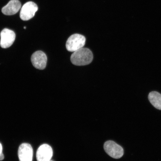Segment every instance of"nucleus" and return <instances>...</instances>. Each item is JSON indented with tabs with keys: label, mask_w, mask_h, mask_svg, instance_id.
<instances>
[{
	"label": "nucleus",
	"mask_w": 161,
	"mask_h": 161,
	"mask_svg": "<svg viewBox=\"0 0 161 161\" xmlns=\"http://www.w3.org/2000/svg\"><path fill=\"white\" fill-rule=\"evenodd\" d=\"M93 58V54L89 49L82 47L74 52L70 60L74 65L84 66L91 63Z\"/></svg>",
	"instance_id": "obj_1"
},
{
	"label": "nucleus",
	"mask_w": 161,
	"mask_h": 161,
	"mask_svg": "<svg viewBox=\"0 0 161 161\" xmlns=\"http://www.w3.org/2000/svg\"><path fill=\"white\" fill-rule=\"evenodd\" d=\"M86 39L84 36L75 34L70 36L66 42V46L68 51L74 52L83 47Z\"/></svg>",
	"instance_id": "obj_2"
},
{
	"label": "nucleus",
	"mask_w": 161,
	"mask_h": 161,
	"mask_svg": "<svg viewBox=\"0 0 161 161\" xmlns=\"http://www.w3.org/2000/svg\"><path fill=\"white\" fill-rule=\"evenodd\" d=\"M104 148L107 153L112 158L118 159L123 156V148L114 141L106 142L104 144Z\"/></svg>",
	"instance_id": "obj_3"
},
{
	"label": "nucleus",
	"mask_w": 161,
	"mask_h": 161,
	"mask_svg": "<svg viewBox=\"0 0 161 161\" xmlns=\"http://www.w3.org/2000/svg\"><path fill=\"white\" fill-rule=\"evenodd\" d=\"M38 9L37 6L35 3L33 2H27L21 8L20 17L23 21H28L35 16Z\"/></svg>",
	"instance_id": "obj_4"
},
{
	"label": "nucleus",
	"mask_w": 161,
	"mask_h": 161,
	"mask_svg": "<svg viewBox=\"0 0 161 161\" xmlns=\"http://www.w3.org/2000/svg\"><path fill=\"white\" fill-rule=\"evenodd\" d=\"M0 46L4 49L11 46L14 42L16 37L14 32L7 29L3 30L0 34Z\"/></svg>",
	"instance_id": "obj_5"
},
{
	"label": "nucleus",
	"mask_w": 161,
	"mask_h": 161,
	"mask_svg": "<svg viewBox=\"0 0 161 161\" xmlns=\"http://www.w3.org/2000/svg\"><path fill=\"white\" fill-rule=\"evenodd\" d=\"M31 61L35 68L40 70L44 69L47 64V56L42 51L36 52L31 56Z\"/></svg>",
	"instance_id": "obj_6"
},
{
	"label": "nucleus",
	"mask_w": 161,
	"mask_h": 161,
	"mask_svg": "<svg viewBox=\"0 0 161 161\" xmlns=\"http://www.w3.org/2000/svg\"><path fill=\"white\" fill-rule=\"evenodd\" d=\"M18 156L19 161H32L33 149L31 145L25 143L21 144L18 150Z\"/></svg>",
	"instance_id": "obj_7"
},
{
	"label": "nucleus",
	"mask_w": 161,
	"mask_h": 161,
	"mask_svg": "<svg viewBox=\"0 0 161 161\" xmlns=\"http://www.w3.org/2000/svg\"><path fill=\"white\" fill-rule=\"evenodd\" d=\"M53 156V150L47 144H44L38 149L36 153L37 161H49Z\"/></svg>",
	"instance_id": "obj_8"
},
{
	"label": "nucleus",
	"mask_w": 161,
	"mask_h": 161,
	"mask_svg": "<svg viewBox=\"0 0 161 161\" xmlns=\"http://www.w3.org/2000/svg\"><path fill=\"white\" fill-rule=\"evenodd\" d=\"M21 7V3L19 0H11L2 8V12L5 15H13L19 11Z\"/></svg>",
	"instance_id": "obj_9"
},
{
	"label": "nucleus",
	"mask_w": 161,
	"mask_h": 161,
	"mask_svg": "<svg viewBox=\"0 0 161 161\" xmlns=\"http://www.w3.org/2000/svg\"><path fill=\"white\" fill-rule=\"evenodd\" d=\"M148 99L152 105L158 110H161V94L157 92H150Z\"/></svg>",
	"instance_id": "obj_10"
},
{
	"label": "nucleus",
	"mask_w": 161,
	"mask_h": 161,
	"mask_svg": "<svg viewBox=\"0 0 161 161\" xmlns=\"http://www.w3.org/2000/svg\"><path fill=\"white\" fill-rule=\"evenodd\" d=\"M3 146L0 143V161L3 160L4 158V156L3 153Z\"/></svg>",
	"instance_id": "obj_11"
},
{
	"label": "nucleus",
	"mask_w": 161,
	"mask_h": 161,
	"mask_svg": "<svg viewBox=\"0 0 161 161\" xmlns=\"http://www.w3.org/2000/svg\"><path fill=\"white\" fill-rule=\"evenodd\" d=\"M24 28L25 29H26V27H24Z\"/></svg>",
	"instance_id": "obj_12"
},
{
	"label": "nucleus",
	"mask_w": 161,
	"mask_h": 161,
	"mask_svg": "<svg viewBox=\"0 0 161 161\" xmlns=\"http://www.w3.org/2000/svg\"></svg>",
	"instance_id": "obj_13"
}]
</instances>
